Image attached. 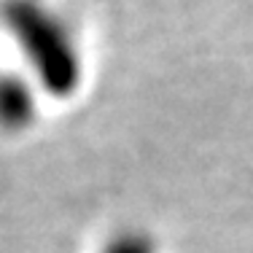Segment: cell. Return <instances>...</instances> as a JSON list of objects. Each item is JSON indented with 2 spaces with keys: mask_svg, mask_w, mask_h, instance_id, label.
Masks as SVG:
<instances>
[{
  "mask_svg": "<svg viewBox=\"0 0 253 253\" xmlns=\"http://www.w3.org/2000/svg\"><path fill=\"white\" fill-rule=\"evenodd\" d=\"M38 116V92L30 78L0 73V129L22 132Z\"/></svg>",
  "mask_w": 253,
  "mask_h": 253,
  "instance_id": "2",
  "label": "cell"
},
{
  "mask_svg": "<svg viewBox=\"0 0 253 253\" xmlns=\"http://www.w3.org/2000/svg\"><path fill=\"white\" fill-rule=\"evenodd\" d=\"M102 253H156V240L146 229H122L105 243Z\"/></svg>",
  "mask_w": 253,
  "mask_h": 253,
  "instance_id": "3",
  "label": "cell"
},
{
  "mask_svg": "<svg viewBox=\"0 0 253 253\" xmlns=\"http://www.w3.org/2000/svg\"><path fill=\"white\" fill-rule=\"evenodd\" d=\"M0 22L25 57L35 84L54 100H68L84 81V57L68 22L43 0H3Z\"/></svg>",
  "mask_w": 253,
  "mask_h": 253,
  "instance_id": "1",
  "label": "cell"
}]
</instances>
